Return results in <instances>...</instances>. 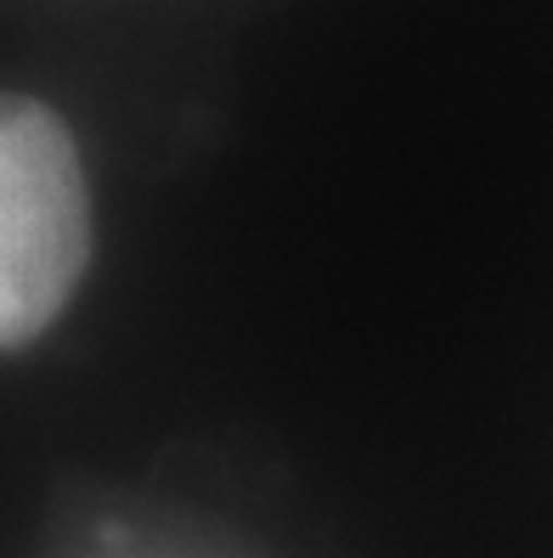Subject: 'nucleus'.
Returning a JSON list of instances; mask_svg holds the SVG:
<instances>
[{"mask_svg":"<svg viewBox=\"0 0 553 558\" xmlns=\"http://www.w3.org/2000/svg\"><path fill=\"white\" fill-rule=\"evenodd\" d=\"M91 266V186L74 130L0 90V350L35 344Z\"/></svg>","mask_w":553,"mask_h":558,"instance_id":"nucleus-1","label":"nucleus"}]
</instances>
